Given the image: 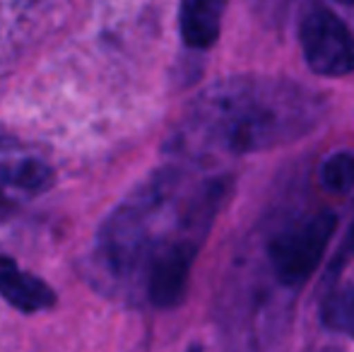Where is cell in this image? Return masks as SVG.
<instances>
[{"instance_id":"obj_1","label":"cell","mask_w":354,"mask_h":352,"mask_svg":"<svg viewBox=\"0 0 354 352\" xmlns=\"http://www.w3.org/2000/svg\"><path fill=\"white\" fill-rule=\"evenodd\" d=\"M222 196V181L196 183L178 165L154 172L99 230L89 261L97 285L159 309L176 306Z\"/></svg>"},{"instance_id":"obj_10","label":"cell","mask_w":354,"mask_h":352,"mask_svg":"<svg viewBox=\"0 0 354 352\" xmlns=\"http://www.w3.org/2000/svg\"><path fill=\"white\" fill-rule=\"evenodd\" d=\"M347 249H354V225L350 230V237H347Z\"/></svg>"},{"instance_id":"obj_12","label":"cell","mask_w":354,"mask_h":352,"mask_svg":"<svg viewBox=\"0 0 354 352\" xmlns=\"http://www.w3.org/2000/svg\"><path fill=\"white\" fill-rule=\"evenodd\" d=\"M191 352H201V350H198V348H193V350H191Z\"/></svg>"},{"instance_id":"obj_9","label":"cell","mask_w":354,"mask_h":352,"mask_svg":"<svg viewBox=\"0 0 354 352\" xmlns=\"http://www.w3.org/2000/svg\"><path fill=\"white\" fill-rule=\"evenodd\" d=\"M323 188L337 196H345L354 188V152L352 150H337L323 160L318 169Z\"/></svg>"},{"instance_id":"obj_4","label":"cell","mask_w":354,"mask_h":352,"mask_svg":"<svg viewBox=\"0 0 354 352\" xmlns=\"http://www.w3.org/2000/svg\"><path fill=\"white\" fill-rule=\"evenodd\" d=\"M299 44L306 66L323 77L354 73V34L333 10L313 5L299 22Z\"/></svg>"},{"instance_id":"obj_11","label":"cell","mask_w":354,"mask_h":352,"mask_svg":"<svg viewBox=\"0 0 354 352\" xmlns=\"http://www.w3.org/2000/svg\"><path fill=\"white\" fill-rule=\"evenodd\" d=\"M337 3H342V5H352L354 0H337Z\"/></svg>"},{"instance_id":"obj_6","label":"cell","mask_w":354,"mask_h":352,"mask_svg":"<svg viewBox=\"0 0 354 352\" xmlns=\"http://www.w3.org/2000/svg\"><path fill=\"white\" fill-rule=\"evenodd\" d=\"M227 0H181L178 29L181 39L193 51H205L219 39Z\"/></svg>"},{"instance_id":"obj_5","label":"cell","mask_w":354,"mask_h":352,"mask_svg":"<svg viewBox=\"0 0 354 352\" xmlns=\"http://www.w3.org/2000/svg\"><path fill=\"white\" fill-rule=\"evenodd\" d=\"M53 181V167L39 147L0 136V215L39 198Z\"/></svg>"},{"instance_id":"obj_3","label":"cell","mask_w":354,"mask_h":352,"mask_svg":"<svg viewBox=\"0 0 354 352\" xmlns=\"http://www.w3.org/2000/svg\"><path fill=\"white\" fill-rule=\"evenodd\" d=\"M337 230V215L321 210L287 227L268 246L272 272L284 287H301L321 266V259Z\"/></svg>"},{"instance_id":"obj_7","label":"cell","mask_w":354,"mask_h":352,"mask_svg":"<svg viewBox=\"0 0 354 352\" xmlns=\"http://www.w3.org/2000/svg\"><path fill=\"white\" fill-rule=\"evenodd\" d=\"M0 295L19 311H41L56 302L46 282L22 270L10 256H0Z\"/></svg>"},{"instance_id":"obj_8","label":"cell","mask_w":354,"mask_h":352,"mask_svg":"<svg viewBox=\"0 0 354 352\" xmlns=\"http://www.w3.org/2000/svg\"><path fill=\"white\" fill-rule=\"evenodd\" d=\"M321 321L326 328L354 338V282L337 287L321 306Z\"/></svg>"},{"instance_id":"obj_2","label":"cell","mask_w":354,"mask_h":352,"mask_svg":"<svg viewBox=\"0 0 354 352\" xmlns=\"http://www.w3.org/2000/svg\"><path fill=\"white\" fill-rule=\"evenodd\" d=\"M323 99L280 77H232L191 104L176 138L181 152L214 150L246 155L297 140L316 128Z\"/></svg>"}]
</instances>
